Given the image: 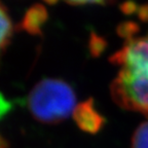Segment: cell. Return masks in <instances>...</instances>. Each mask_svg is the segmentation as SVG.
<instances>
[{
    "label": "cell",
    "mask_w": 148,
    "mask_h": 148,
    "mask_svg": "<svg viewBox=\"0 0 148 148\" xmlns=\"http://www.w3.org/2000/svg\"><path fill=\"white\" fill-rule=\"evenodd\" d=\"M75 94L67 82L55 78L39 81L28 96L32 115L44 123H58L73 113Z\"/></svg>",
    "instance_id": "cell-2"
},
{
    "label": "cell",
    "mask_w": 148,
    "mask_h": 148,
    "mask_svg": "<svg viewBox=\"0 0 148 148\" xmlns=\"http://www.w3.org/2000/svg\"><path fill=\"white\" fill-rule=\"evenodd\" d=\"M140 31V27L137 23L132 21H127L120 23L116 28V32L118 36L125 39V41L132 40L135 38V35Z\"/></svg>",
    "instance_id": "cell-7"
},
{
    "label": "cell",
    "mask_w": 148,
    "mask_h": 148,
    "mask_svg": "<svg viewBox=\"0 0 148 148\" xmlns=\"http://www.w3.org/2000/svg\"><path fill=\"white\" fill-rule=\"evenodd\" d=\"M12 26L6 9L0 4V51L5 47L12 35Z\"/></svg>",
    "instance_id": "cell-5"
},
{
    "label": "cell",
    "mask_w": 148,
    "mask_h": 148,
    "mask_svg": "<svg viewBox=\"0 0 148 148\" xmlns=\"http://www.w3.org/2000/svg\"><path fill=\"white\" fill-rule=\"evenodd\" d=\"M0 148H7V144L4 141V139L0 136Z\"/></svg>",
    "instance_id": "cell-13"
},
{
    "label": "cell",
    "mask_w": 148,
    "mask_h": 148,
    "mask_svg": "<svg viewBox=\"0 0 148 148\" xmlns=\"http://www.w3.org/2000/svg\"><path fill=\"white\" fill-rule=\"evenodd\" d=\"M69 4L71 5H86V4H98V5H106L108 4L109 2H106V1H69Z\"/></svg>",
    "instance_id": "cell-12"
},
{
    "label": "cell",
    "mask_w": 148,
    "mask_h": 148,
    "mask_svg": "<svg viewBox=\"0 0 148 148\" xmlns=\"http://www.w3.org/2000/svg\"><path fill=\"white\" fill-rule=\"evenodd\" d=\"M47 18V14L43 6L35 5L28 10L23 21V28L30 33H39L40 27Z\"/></svg>",
    "instance_id": "cell-4"
},
{
    "label": "cell",
    "mask_w": 148,
    "mask_h": 148,
    "mask_svg": "<svg viewBox=\"0 0 148 148\" xmlns=\"http://www.w3.org/2000/svg\"><path fill=\"white\" fill-rule=\"evenodd\" d=\"M109 61L119 67L110 86L113 101L148 116V34L125 41Z\"/></svg>",
    "instance_id": "cell-1"
},
{
    "label": "cell",
    "mask_w": 148,
    "mask_h": 148,
    "mask_svg": "<svg viewBox=\"0 0 148 148\" xmlns=\"http://www.w3.org/2000/svg\"><path fill=\"white\" fill-rule=\"evenodd\" d=\"M9 109H10V104H9L8 101L5 100V98L0 94V117L3 116L4 114H6Z\"/></svg>",
    "instance_id": "cell-10"
},
{
    "label": "cell",
    "mask_w": 148,
    "mask_h": 148,
    "mask_svg": "<svg viewBox=\"0 0 148 148\" xmlns=\"http://www.w3.org/2000/svg\"><path fill=\"white\" fill-rule=\"evenodd\" d=\"M74 121L86 133L97 134L105 125V118L96 109L94 100L88 99L76 105L73 111Z\"/></svg>",
    "instance_id": "cell-3"
},
{
    "label": "cell",
    "mask_w": 148,
    "mask_h": 148,
    "mask_svg": "<svg viewBox=\"0 0 148 148\" xmlns=\"http://www.w3.org/2000/svg\"><path fill=\"white\" fill-rule=\"evenodd\" d=\"M132 148H148V120L142 123L134 132Z\"/></svg>",
    "instance_id": "cell-6"
},
{
    "label": "cell",
    "mask_w": 148,
    "mask_h": 148,
    "mask_svg": "<svg viewBox=\"0 0 148 148\" xmlns=\"http://www.w3.org/2000/svg\"><path fill=\"white\" fill-rule=\"evenodd\" d=\"M107 46V41L105 38H103L100 35L96 34V33H90V42H88V49H90V53L92 57H99L103 53Z\"/></svg>",
    "instance_id": "cell-8"
},
{
    "label": "cell",
    "mask_w": 148,
    "mask_h": 148,
    "mask_svg": "<svg viewBox=\"0 0 148 148\" xmlns=\"http://www.w3.org/2000/svg\"><path fill=\"white\" fill-rule=\"evenodd\" d=\"M119 8H120V10H121V12H123V14H127V16H130V14L138 12L139 6L137 5V3L133 2V1H127V2L121 3Z\"/></svg>",
    "instance_id": "cell-9"
},
{
    "label": "cell",
    "mask_w": 148,
    "mask_h": 148,
    "mask_svg": "<svg viewBox=\"0 0 148 148\" xmlns=\"http://www.w3.org/2000/svg\"><path fill=\"white\" fill-rule=\"evenodd\" d=\"M138 18L142 22H148V4H142L139 6Z\"/></svg>",
    "instance_id": "cell-11"
}]
</instances>
